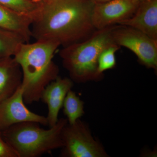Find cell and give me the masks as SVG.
Segmentation results:
<instances>
[{
  "instance_id": "cell-1",
  "label": "cell",
  "mask_w": 157,
  "mask_h": 157,
  "mask_svg": "<svg viewBox=\"0 0 157 157\" xmlns=\"http://www.w3.org/2000/svg\"><path fill=\"white\" fill-rule=\"evenodd\" d=\"M94 6L91 0H45L31 25L32 37L63 47L85 40L96 30Z\"/></svg>"
},
{
  "instance_id": "cell-2",
  "label": "cell",
  "mask_w": 157,
  "mask_h": 157,
  "mask_svg": "<svg viewBox=\"0 0 157 157\" xmlns=\"http://www.w3.org/2000/svg\"><path fill=\"white\" fill-rule=\"evenodd\" d=\"M59 44L47 40L22 43L13 58L22 72L21 86L25 104L41 100L45 87L59 76V69L53 62Z\"/></svg>"
},
{
  "instance_id": "cell-3",
  "label": "cell",
  "mask_w": 157,
  "mask_h": 157,
  "mask_svg": "<svg viewBox=\"0 0 157 157\" xmlns=\"http://www.w3.org/2000/svg\"><path fill=\"white\" fill-rule=\"evenodd\" d=\"M113 26L96 30L87 39L60 51L63 66L73 82L84 83L103 79V75L98 73V60L104 49L115 44L111 35Z\"/></svg>"
},
{
  "instance_id": "cell-4",
  "label": "cell",
  "mask_w": 157,
  "mask_h": 157,
  "mask_svg": "<svg viewBox=\"0 0 157 157\" xmlns=\"http://www.w3.org/2000/svg\"><path fill=\"white\" fill-rule=\"evenodd\" d=\"M67 123V118H62L54 126L45 129L37 123L26 122L2 131V135L17 157H38L62 148V131Z\"/></svg>"
},
{
  "instance_id": "cell-5",
  "label": "cell",
  "mask_w": 157,
  "mask_h": 157,
  "mask_svg": "<svg viewBox=\"0 0 157 157\" xmlns=\"http://www.w3.org/2000/svg\"><path fill=\"white\" fill-rule=\"evenodd\" d=\"M62 157H108L103 145L92 135L88 124L80 119L67 124L61 133Z\"/></svg>"
},
{
  "instance_id": "cell-6",
  "label": "cell",
  "mask_w": 157,
  "mask_h": 157,
  "mask_svg": "<svg viewBox=\"0 0 157 157\" xmlns=\"http://www.w3.org/2000/svg\"><path fill=\"white\" fill-rule=\"evenodd\" d=\"M111 35L116 44L132 51L142 65L157 72V40L127 26H113Z\"/></svg>"
},
{
  "instance_id": "cell-7",
  "label": "cell",
  "mask_w": 157,
  "mask_h": 157,
  "mask_svg": "<svg viewBox=\"0 0 157 157\" xmlns=\"http://www.w3.org/2000/svg\"><path fill=\"white\" fill-rule=\"evenodd\" d=\"M26 122L48 126L47 117L29 110L25 105L21 85L14 94L0 104V130Z\"/></svg>"
},
{
  "instance_id": "cell-8",
  "label": "cell",
  "mask_w": 157,
  "mask_h": 157,
  "mask_svg": "<svg viewBox=\"0 0 157 157\" xmlns=\"http://www.w3.org/2000/svg\"><path fill=\"white\" fill-rule=\"evenodd\" d=\"M140 2L135 0H111L94 4L92 21L96 30L118 24L132 17Z\"/></svg>"
},
{
  "instance_id": "cell-9",
  "label": "cell",
  "mask_w": 157,
  "mask_h": 157,
  "mask_svg": "<svg viewBox=\"0 0 157 157\" xmlns=\"http://www.w3.org/2000/svg\"><path fill=\"white\" fill-rule=\"evenodd\" d=\"M73 81L70 78L58 76L45 87L41 95V100L47 104L48 126H54L59 120L60 110L63 107L66 95L73 87Z\"/></svg>"
},
{
  "instance_id": "cell-10",
  "label": "cell",
  "mask_w": 157,
  "mask_h": 157,
  "mask_svg": "<svg viewBox=\"0 0 157 157\" xmlns=\"http://www.w3.org/2000/svg\"><path fill=\"white\" fill-rule=\"evenodd\" d=\"M118 25L136 29L157 40V0L140 2L135 14Z\"/></svg>"
},
{
  "instance_id": "cell-11",
  "label": "cell",
  "mask_w": 157,
  "mask_h": 157,
  "mask_svg": "<svg viewBox=\"0 0 157 157\" xmlns=\"http://www.w3.org/2000/svg\"><path fill=\"white\" fill-rule=\"evenodd\" d=\"M22 72L13 57L0 59V104L21 85Z\"/></svg>"
},
{
  "instance_id": "cell-12",
  "label": "cell",
  "mask_w": 157,
  "mask_h": 157,
  "mask_svg": "<svg viewBox=\"0 0 157 157\" xmlns=\"http://www.w3.org/2000/svg\"><path fill=\"white\" fill-rule=\"evenodd\" d=\"M33 20L0 4V29L11 31L22 36L29 42Z\"/></svg>"
},
{
  "instance_id": "cell-13",
  "label": "cell",
  "mask_w": 157,
  "mask_h": 157,
  "mask_svg": "<svg viewBox=\"0 0 157 157\" xmlns=\"http://www.w3.org/2000/svg\"><path fill=\"white\" fill-rule=\"evenodd\" d=\"M25 39L18 34L0 29V59L13 57Z\"/></svg>"
},
{
  "instance_id": "cell-14",
  "label": "cell",
  "mask_w": 157,
  "mask_h": 157,
  "mask_svg": "<svg viewBox=\"0 0 157 157\" xmlns=\"http://www.w3.org/2000/svg\"><path fill=\"white\" fill-rule=\"evenodd\" d=\"M84 104L83 101L76 93L72 90L68 92L63 106L64 114L67 117L68 124H74L84 115Z\"/></svg>"
},
{
  "instance_id": "cell-15",
  "label": "cell",
  "mask_w": 157,
  "mask_h": 157,
  "mask_svg": "<svg viewBox=\"0 0 157 157\" xmlns=\"http://www.w3.org/2000/svg\"><path fill=\"white\" fill-rule=\"evenodd\" d=\"M42 4L30 0H0L1 5L31 18L33 21L39 14Z\"/></svg>"
},
{
  "instance_id": "cell-16",
  "label": "cell",
  "mask_w": 157,
  "mask_h": 157,
  "mask_svg": "<svg viewBox=\"0 0 157 157\" xmlns=\"http://www.w3.org/2000/svg\"><path fill=\"white\" fill-rule=\"evenodd\" d=\"M120 48V46L114 44L103 51L98 60V72L104 76V72L113 69L116 64L115 53Z\"/></svg>"
},
{
  "instance_id": "cell-17",
  "label": "cell",
  "mask_w": 157,
  "mask_h": 157,
  "mask_svg": "<svg viewBox=\"0 0 157 157\" xmlns=\"http://www.w3.org/2000/svg\"><path fill=\"white\" fill-rule=\"evenodd\" d=\"M0 157H18L11 147L4 140L0 130Z\"/></svg>"
},
{
  "instance_id": "cell-18",
  "label": "cell",
  "mask_w": 157,
  "mask_h": 157,
  "mask_svg": "<svg viewBox=\"0 0 157 157\" xmlns=\"http://www.w3.org/2000/svg\"><path fill=\"white\" fill-rule=\"evenodd\" d=\"M91 1L94 4H98V3L106 2H109L111 0H91Z\"/></svg>"
},
{
  "instance_id": "cell-19",
  "label": "cell",
  "mask_w": 157,
  "mask_h": 157,
  "mask_svg": "<svg viewBox=\"0 0 157 157\" xmlns=\"http://www.w3.org/2000/svg\"><path fill=\"white\" fill-rule=\"evenodd\" d=\"M30 1L34 2L39 3V4H42L45 0H30Z\"/></svg>"
},
{
  "instance_id": "cell-20",
  "label": "cell",
  "mask_w": 157,
  "mask_h": 157,
  "mask_svg": "<svg viewBox=\"0 0 157 157\" xmlns=\"http://www.w3.org/2000/svg\"><path fill=\"white\" fill-rule=\"evenodd\" d=\"M135 1L140 2H143V1H149V0H135Z\"/></svg>"
}]
</instances>
